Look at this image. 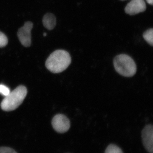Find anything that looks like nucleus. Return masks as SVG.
<instances>
[{
    "label": "nucleus",
    "instance_id": "11",
    "mask_svg": "<svg viewBox=\"0 0 153 153\" xmlns=\"http://www.w3.org/2000/svg\"><path fill=\"white\" fill-rule=\"evenodd\" d=\"M8 42L7 37V36L0 31V48L4 47L7 46Z\"/></svg>",
    "mask_w": 153,
    "mask_h": 153
},
{
    "label": "nucleus",
    "instance_id": "16",
    "mask_svg": "<svg viewBox=\"0 0 153 153\" xmlns=\"http://www.w3.org/2000/svg\"><path fill=\"white\" fill-rule=\"evenodd\" d=\"M122 1H125V0H122Z\"/></svg>",
    "mask_w": 153,
    "mask_h": 153
},
{
    "label": "nucleus",
    "instance_id": "12",
    "mask_svg": "<svg viewBox=\"0 0 153 153\" xmlns=\"http://www.w3.org/2000/svg\"><path fill=\"white\" fill-rule=\"evenodd\" d=\"M10 93V91L7 86L3 84H0V94L6 97Z\"/></svg>",
    "mask_w": 153,
    "mask_h": 153
},
{
    "label": "nucleus",
    "instance_id": "4",
    "mask_svg": "<svg viewBox=\"0 0 153 153\" xmlns=\"http://www.w3.org/2000/svg\"><path fill=\"white\" fill-rule=\"evenodd\" d=\"M33 23L27 22L23 27L19 28L17 36L22 45L26 47H30L31 44V30L33 29Z\"/></svg>",
    "mask_w": 153,
    "mask_h": 153
},
{
    "label": "nucleus",
    "instance_id": "8",
    "mask_svg": "<svg viewBox=\"0 0 153 153\" xmlns=\"http://www.w3.org/2000/svg\"><path fill=\"white\" fill-rule=\"evenodd\" d=\"M42 22L44 27L47 30H53L56 25V17L53 14L48 13L44 15Z\"/></svg>",
    "mask_w": 153,
    "mask_h": 153
},
{
    "label": "nucleus",
    "instance_id": "10",
    "mask_svg": "<svg viewBox=\"0 0 153 153\" xmlns=\"http://www.w3.org/2000/svg\"><path fill=\"white\" fill-rule=\"evenodd\" d=\"M105 153H123L120 148L113 144L108 146L105 150Z\"/></svg>",
    "mask_w": 153,
    "mask_h": 153
},
{
    "label": "nucleus",
    "instance_id": "9",
    "mask_svg": "<svg viewBox=\"0 0 153 153\" xmlns=\"http://www.w3.org/2000/svg\"><path fill=\"white\" fill-rule=\"evenodd\" d=\"M143 37L145 41L153 47V29H150L144 33Z\"/></svg>",
    "mask_w": 153,
    "mask_h": 153
},
{
    "label": "nucleus",
    "instance_id": "5",
    "mask_svg": "<svg viewBox=\"0 0 153 153\" xmlns=\"http://www.w3.org/2000/svg\"><path fill=\"white\" fill-rule=\"evenodd\" d=\"M52 125L54 130L60 133H64L68 131L70 127V122L66 116L57 114L52 119Z\"/></svg>",
    "mask_w": 153,
    "mask_h": 153
},
{
    "label": "nucleus",
    "instance_id": "13",
    "mask_svg": "<svg viewBox=\"0 0 153 153\" xmlns=\"http://www.w3.org/2000/svg\"><path fill=\"white\" fill-rule=\"evenodd\" d=\"M0 153H18L15 150L8 147H0Z\"/></svg>",
    "mask_w": 153,
    "mask_h": 153
},
{
    "label": "nucleus",
    "instance_id": "6",
    "mask_svg": "<svg viewBox=\"0 0 153 153\" xmlns=\"http://www.w3.org/2000/svg\"><path fill=\"white\" fill-rule=\"evenodd\" d=\"M143 143L149 153H153V125H147L142 131Z\"/></svg>",
    "mask_w": 153,
    "mask_h": 153
},
{
    "label": "nucleus",
    "instance_id": "2",
    "mask_svg": "<svg viewBox=\"0 0 153 153\" xmlns=\"http://www.w3.org/2000/svg\"><path fill=\"white\" fill-rule=\"evenodd\" d=\"M27 90L23 85H20L5 97L1 102L3 110L12 111L16 109L22 104L27 96Z\"/></svg>",
    "mask_w": 153,
    "mask_h": 153
},
{
    "label": "nucleus",
    "instance_id": "15",
    "mask_svg": "<svg viewBox=\"0 0 153 153\" xmlns=\"http://www.w3.org/2000/svg\"><path fill=\"white\" fill-rule=\"evenodd\" d=\"M44 36H46V33H45V34H44Z\"/></svg>",
    "mask_w": 153,
    "mask_h": 153
},
{
    "label": "nucleus",
    "instance_id": "1",
    "mask_svg": "<svg viewBox=\"0 0 153 153\" xmlns=\"http://www.w3.org/2000/svg\"><path fill=\"white\" fill-rule=\"evenodd\" d=\"M71 57L68 52L59 49L52 52L47 58L46 67L53 73H59L66 70L71 64Z\"/></svg>",
    "mask_w": 153,
    "mask_h": 153
},
{
    "label": "nucleus",
    "instance_id": "14",
    "mask_svg": "<svg viewBox=\"0 0 153 153\" xmlns=\"http://www.w3.org/2000/svg\"><path fill=\"white\" fill-rule=\"evenodd\" d=\"M146 1L149 4L153 5V0H146Z\"/></svg>",
    "mask_w": 153,
    "mask_h": 153
},
{
    "label": "nucleus",
    "instance_id": "7",
    "mask_svg": "<svg viewBox=\"0 0 153 153\" xmlns=\"http://www.w3.org/2000/svg\"><path fill=\"white\" fill-rule=\"evenodd\" d=\"M146 9V3L144 0H131L125 8L126 13L134 16L144 12Z\"/></svg>",
    "mask_w": 153,
    "mask_h": 153
},
{
    "label": "nucleus",
    "instance_id": "3",
    "mask_svg": "<svg viewBox=\"0 0 153 153\" xmlns=\"http://www.w3.org/2000/svg\"><path fill=\"white\" fill-rule=\"evenodd\" d=\"M114 66L117 72L126 77H131L136 73L137 66L133 59L126 54H120L114 57Z\"/></svg>",
    "mask_w": 153,
    "mask_h": 153
}]
</instances>
